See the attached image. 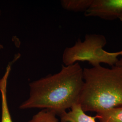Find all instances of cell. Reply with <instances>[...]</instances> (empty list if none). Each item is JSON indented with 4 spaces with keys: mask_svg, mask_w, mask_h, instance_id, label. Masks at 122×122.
I'll list each match as a JSON object with an SVG mask.
<instances>
[{
    "mask_svg": "<svg viewBox=\"0 0 122 122\" xmlns=\"http://www.w3.org/2000/svg\"><path fill=\"white\" fill-rule=\"evenodd\" d=\"M83 84V69L79 62L62 65L58 73L30 83L29 96L19 108L47 109L60 116L78 103Z\"/></svg>",
    "mask_w": 122,
    "mask_h": 122,
    "instance_id": "obj_1",
    "label": "cell"
},
{
    "mask_svg": "<svg viewBox=\"0 0 122 122\" xmlns=\"http://www.w3.org/2000/svg\"><path fill=\"white\" fill-rule=\"evenodd\" d=\"M83 80L78 103L84 111L99 113L122 106V68H85Z\"/></svg>",
    "mask_w": 122,
    "mask_h": 122,
    "instance_id": "obj_2",
    "label": "cell"
},
{
    "mask_svg": "<svg viewBox=\"0 0 122 122\" xmlns=\"http://www.w3.org/2000/svg\"><path fill=\"white\" fill-rule=\"evenodd\" d=\"M118 19H119L121 22H122V14L120 16V17H119Z\"/></svg>",
    "mask_w": 122,
    "mask_h": 122,
    "instance_id": "obj_13",
    "label": "cell"
},
{
    "mask_svg": "<svg viewBox=\"0 0 122 122\" xmlns=\"http://www.w3.org/2000/svg\"><path fill=\"white\" fill-rule=\"evenodd\" d=\"M116 53L117 54L118 56H119V55H122V50L120 51H119L118 52H116Z\"/></svg>",
    "mask_w": 122,
    "mask_h": 122,
    "instance_id": "obj_12",
    "label": "cell"
},
{
    "mask_svg": "<svg viewBox=\"0 0 122 122\" xmlns=\"http://www.w3.org/2000/svg\"><path fill=\"white\" fill-rule=\"evenodd\" d=\"M56 114L47 109H42L35 114L28 122H59Z\"/></svg>",
    "mask_w": 122,
    "mask_h": 122,
    "instance_id": "obj_9",
    "label": "cell"
},
{
    "mask_svg": "<svg viewBox=\"0 0 122 122\" xmlns=\"http://www.w3.org/2000/svg\"><path fill=\"white\" fill-rule=\"evenodd\" d=\"M107 43L104 35L86 34L84 40H77L73 46L64 49L62 56L64 65H72L78 61H87L92 67L105 63L114 66L118 60L116 52H107L103 49Z\"/></svg>",
    "mask_w": 122,
    "mask_h": 122,
    "instance_id": "obj_3",
    "label": "cell"
},
{
    "mask_svg": "<svg viewBox=\"0 0 122 122\" xmlns=\"http://www.w3.org/2000/svg\"><path fill=\"white\" fill-rule=\"evenodd\" d=\"M93 0H61V7L66 10L75 12H85L92 4Z\"/></svg>",
    "mask_w": 122,
    "mask_h": 122,
    "instance_id": "obj_7",
    "label": "cell"
},
{
    "mask_svg": "<svg viewBox=\"0 0 122 122\" xmlns=\"http://www.w3.org/2000/svg\"><path fill=\"white\" fill-rule=\"evenodd\" d=\"M115 66L122 68V56L120 59H118L117 63L116 64V65Z\"/></svg>",
    "mask_w": 122,
    "mask_h": 122,
    "instance_id": "obj_10",
    "label": "cell"
},
{
    "mask_svg": "<svg viewBox=\"0 0 122 122\" xmlns=\"http://www.w3.org/2000/svg\"><path fill=\"white\" fill-rule=\"evenodd\" d=\"M70 109L69 111L60 116V122H96V116L86 114L79 103L74 105Z\"/></svg>",
    "mask_w": 122,
    "mask_h": 122,
    "instance_id": "obj_6",
    "label": "cell"
},
{
    "mask_svg": "<svg viewBox=\"0 0 122 122\" xmlns=\"http://www.w3.org/2000/svg\"><path fill=\"white\" fill-rule=\"evenodd\" d=\"M12 62H10L6 71L0 81V92L1 96V116L0 122H13L10 112L7 99V83Z\"/></svg>",
    "mask_w": 122,
    "mask_h": 122,
    "instance_id": "obj_5",
    "label": "cell"
},
{
    "mask_svg": "<svg viewBox=\"0 0 122 122\" xmlns=\"http://www.w3.org/2000/svg\"><path fill=\"white\" fill-rule=\"evenodd\" d=\"M122 14V0H93L84 13L86 17L99 18L106 20L119 19Z\"/></svg>",
    "mask_w": 122,
    "mask_h": 122,
    "instance_id": "obj_4",
    "label": "cell"
},
{
    "mask_svg": "<svg viewBox=\"0 0 122 122\" xmlns=\"http://www.w3.org/2000/svg\"><path fill=\"white\" fill-rule=\"evenodd\" d=\"M95 116L99 122H122V106L96 113Z\"/></svg>",
    "mask_w": 122,
    "mask_h": 122,
    "instance_id": "obj_8",
    "label": "cell"
},
{
    "mask_svg": "<svg viewBox=\"0 0 122 122\" xmlns=\"http://www.w3.org/2000/svg\"></svg>",
    "mask_w": 122,
    "mask_h": 122,
    "instance_id": "obj_14",
    "label": "cell"
},
{
    "mask_svg": "<svg viewBox=\"0 0 122 122\" xmlns=\"http://www.w3.org/2000/svg\"><path fill=\"white\" fill-rule=\"evenodd\" d=\"M1 10H0V17L1 16ZM4 48V47L3 46L2 44H0V50H1V49H3Z\"/></svg>",
    "mask_w": 122,
    "mask_h": 122,
    "instance_id": "obj_11",
    "label": "cell"
}]
</instances>
